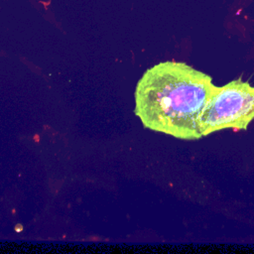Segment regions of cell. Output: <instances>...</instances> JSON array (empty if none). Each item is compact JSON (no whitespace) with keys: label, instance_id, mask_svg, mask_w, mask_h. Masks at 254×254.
Returning <instances> with one entry per match:
<instances>
[{"label":"cell","instance_id":"1","mask_svg":"<svg viewBox=\"0 0 254 254\" xmlns=\"http://www.w3.org/2000/svg\"><path fill=\"white\" fill-rule=\"evenodd\" d=\"M217 86L212 78L182 62L148 68L137 83L135 114L145 128L183 140L201 138L199 118Z\"/></svg>","mask_w":254,"mask_h":254},{"label":"cell","instance_id":"2","mask_svg":"<svg viewBox=\"0 0 254 254\" xmlns=\"http://www.w3.org/2000/svg\"><path fill=\"white\" fill-rule=\"evenodd\" d=\"M254 119V86L241 78L217 86L199 118L201 136L223 129H247Z\"/></svg>","mask_w":254,"mask_h":254}]
</instances>
